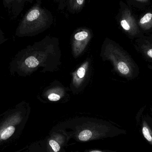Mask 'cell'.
I'll return each instance as SVG.
<instances>
[{
  "label": "cell",
  "instance_id": "6da1fadb",
  "mask_svg": "<svg viewBox=\"0 0 152 152\" xmlns=\"http://www.w3.org/2000/svg\"><path fill=\"white\" fill-rule=\"evenodd\" d=\"M53 129L59 130L69 138L78 142H88L104 138H112L126 132L109 124L86 121L69 123L59 126Z\"/></svg>",
  "mask_w": 152,
  "mask_h": 152
},
{
  "label": "cell",
  "instance_id": "7a4b0ae2",
  "mask_svg": "<svg viewBox=\"0 0 152 152\" xmlns=\"http://www.w3.org/2000/svg\"><path fill=\"white\" fill-rule=\"evenodd\" d=\"M42 0H35L34 4L22 17L16 30L18 36L35 34L50 27L54 20L49 10L42 6Z\"/></svg>",
  "mask_w": 152,
  "mask_h": 152
},
{
  "label": "cell",
  "instance_id": "3957f363",
  "mask_svg": "<svg viewBox=\"0 0 152 152\" xmlns=\"http://www.w3.org/2000/svg\"><path fill=\"white\" fill-rule=\"evenodd\" d=\"M69 138L66 134L59 130L53 129L46 137L44 148L46 152H66Z\"/></svg>",
  "mask_w": 152,
  "mask_h": 152
},
{
  "label": "cell",
  "instance_id": "277c9868",
  "mask_svg": "<svg viewBox=\"0 0 152 152\" xmlns=\"http://www.w3.org/2000/svg\"><path fill=\"white\" fill-rule=\"evenodd\" d=\"M118 18L121 26L129 34L134 36L139 33L135 19L128 8H122L120 11Z\"/></svg>",
  "mask_w": 152,
  "mask_h": 152
},
{
  "label": "cell",
  "instance_id": "5b68a950",
  "mask_svg": "<svg viewBox=\"0 0 152 152\" xmlns=\"http://www.w3.org/2000/svg\"><path fill=\"white\" fill-rule=\"evenodd\" d=\"M21 121V118L18 115L9 118L0 126V142L10 138L14 134L16 126Z\"/></svg>",
  "mask_w": 152,
  "mask_h": 152
},
{
  "label": "cell",
  "instance_id": "8992f818",
  "mask_svg": "<svg viewBox=\"0 0 152 152\" xmlns=\"http://www.w3.org/2000/svg\"><path fill=\"white\" fill-rule=\"evenodd\" d=\"M139 132L143 138L152 146V118L146 116L137 118Z\"/></svg>",
  "mask_w": 152,
  "mask_h": 152
},
{
  "label": "cell",
  "instance_id": "52a82bcc",
  "mask_svg": "<svg viewBox=\"0 0 152 152\" xmlns=\"http://www.w3.org/2000/svg\"><path fill=\"white\" fill-rule=\"evenodd\" d=\"M33 1L34 0H15L9 13L12 19H16L18 18L24 9L26 3H32Z\"/></svg>",
  "mask_w": 152,
  "mask_h": 152
},
{
  "label": "cell",
  "instance_id": "ba28073f",
  "mask_svg": "<svg viewBox=\"0 0 152 152\" xmlns=\"http://www.w3.org/2000/svg\"><path fill=\"white\" fill-rule=\"evenodd\" d=\"M86 0H66V7L72 14H77L81 11L86 4Z\"/></svg>",
  "mask_w": 152,
  "mask_h": 152
},
{
  "label": "cell",
  "instance_id": "9c48e42d",
  "mask_svg": "<svg viewBox=\"0 0 152 152\" xmlns=\"http://www.w3.org/2000/svg\"><path fill=\"white\" fill-rule=\"evenodd\" d=\"M139 26L145 30H149L152 27V13H146L139 21Z\"/></svg>",
  "mask_w": 152,
  "mask_h": 152
},
{
  "label": "cell",
  "instance_id": "30bf717a",
  "mask_svg": "<svg viewBox=\"0 0 152 152\" xmlns=\"http://www.w3.org/2000/svg\"><path fill=\"white\" fill-rule=\"evenodd\" d=\"M141 51L147 58L152 60V43L146 42L141 46Z\"/></svg>",
  "mask_w": 152,
  "mask_h": 152
},
{
  "label": "cell",
  "instance_id": "8fae6325",
  "mask_svg": "<svg viewBox=\"0 0 152 152\" xmlns=\"http://www.w3.org/2000/svg\"><path fill=\"white\" fill-rule=\"evenodd\" d=\"M25 64L29 68H34L38 66L39 63L35 58L31 56L26 59L25 61Z\"/></svg>",
  "mask_w": 152,
  "mask_h": 152
},
{
  "label": "cell",
  "instance_id": "7c38bea8",
  "mask_svg": "<svg viewBox=\"0 0 152 152\" xmlns=\"http://www.w3.org/2000/svg\"><path fill=\"white\" fill-rule=\"evenodd\" d=\"M15 0H2L3 4L5 9H7V10L10 13L12 6V4Z\"/></svg>",
  "mask_w": 152,
  "mask_h": 152
},
{
  "label": "cell",
  "instance_id": "4fadbf2b",
  "mask_svg": "<svg viewBox=\"0 0 152 152\" xmlns=\"http://www.w3.org/2000/svg\"><path fill=\"white\" fill-rule=\"evenodd\" d=\"M54 2L58 4L59 10H63L66 7V0H53Z\"/></svg>",
  "mask_w": 152,
  "mask_h": 152
},
{
  "label": "cell",
  "instance_id": "5bb4252c",
  "mask_svg": "<svg viewBox=\"0 0 152 152\" xmlns=\"http://www.w3.org/2000/svg\"><path fill=\"white\" fill-rule=\"evenodd\" d=\"M86 74V69L84 67L82 66L79 68L77 71V76L79 78L82 79Z\"/></svg>",
  "mask_w": 152,
  "mask_h": 152
},
{
  "label": "cell",
  "instance_id": "9a60e30c",
  "mask_svg": "<svg viewBox=\"0 0 152 152\" xmlns=\"http://www.w3.org/2000/svg\"><path fill=\"white\" fill-rule=\"evenodd\" d=\"M48 98L50 101L56 102V101H59L61 97L59 95L53 93V94H51L49 95L48 96Z\"/></svg>",
  "mask_w": 152,
  "mask_h": 152
},
{
  "label": "cell",
  "instance_id": "2e32d148",
  "mask_svg": "<svg viewBox=\"0 0 152 152\" xmlns=\"http://www.w3.org/2000/svg\"><path fill=\"white\" fill-rule=\"evenodd\" d=\"M85 152H117L116 151H101V150H91V151H87Z\"/></svg>",
  "mask_w": 152,
  "mask_h": 152
},
{
  "label": "cell",
  "instance_id": "e0dca14e",
  "mask_svg": "<svg viewBox=\"0 0 152 152\" xmlns=\"http://www.w3.org/2000/svg\"><path fill=\"white\" fill-rule=\"evenodd\" d=\"M4 40V36L3 35V33L2 32L1 30L0 29V41H2Z\"/></svg>",
  "mask_w": 152,
  "mask_h": 152
},
{
  "label": "cell",
  "instance_id": "ac0fdd59",
  "mask_svg": "<svg viewBox=\"0 0 152 152\" xmlns=\"http://www.w3.org/2000/svg\"><path fill=\"white\" fill-rule=\"evenodd\" d=\"M136 1L141 2H146L148 1L149 0H136Z\"/></svg>",
  "mask_w": 152,
  "mask_h": 152
},
{
  "label": "cell",
  "instance_id": "d6986e66",
  "mask_svg": "<svg viewBox=\"0 0 152 152\" xmlns=\"http://www.w3.org/2000/svg\"><path fill=\"white\" fill-rule=\"evenodd\" d=\"M43 152H46V151H45V148L44 149V151H43Z\"/></svg>",
  "mask_w": 152,
  "mask_h": 152
},
{
  "label": "cell",
  "instance_id": "ffe728a7",
  "mask_svg": "<svg viewBox=\"0 0 152 152\" xmlns=\"http://www.w3.org/2000/svg\"><path fill=\"white\" fill-rule=\"evenodd\" d=\"M151 114H152V107H151Z\"/></svg>",
  "mask_w": 152,
  "mask_h": 152
}]
</instances>
